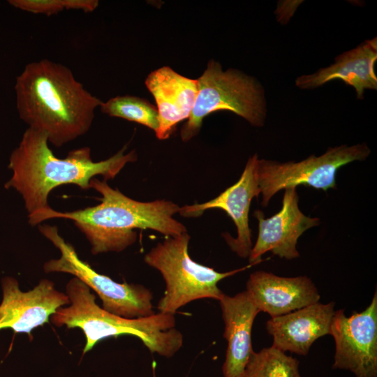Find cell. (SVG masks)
Segmentation results:
<instances>
[{"mask_svg": "<svg viewBox=\"0 0 377 377\" xmlns=\"http://www.w3.org/2000/svg\"><path fill=\"white\" fill-rule=\"evenodd\" d=\"M14 88L20 118L57 147L88 132L103 103L70 68L47 59L27 64Z\"/></svg>", "mask_w": 377, "mask_h": 377, "instance_id": "1", "label": "cell"}, {"mask_svg": "<svg viewBox=\"0 0 377 377\" xmlns=\"http://www.w3.org/2000/svg\"><path fill=\"white\" fill-rule=\"evenodd\" d=\"M90 188L101 193L100 204L66 212L48 207L29 214V224L34 226L56 218L71 220L90 243L94 255L124 251L135 242V229H150L169 237L187 232L173 218L180 207L172 201H137L95 177L90 181Z\"/></svg>", "mask_w": 377, "mask_h": 377, "instance_id": "2", "label": "cell"}, {"mask_svg": "<svg viewBox=\"0 0 377 377\" xmlns=\"http://www.w3.org/2000/svg\"><path fill=\"white\" fill-rule=\"evenodd\" d=\"M43 132L27 128L18 146L12 151L8 168L12 170L6 188H14L22 197L28 215L47 208L50 193L63 184L90 188L96 175L113 179L126 163L135 161V150L125 154L124 147L109 158L94 162L88 147L71 151L64 158H57L48 145Z\"/></svg>", "mask_w": 377, "mask_h": 377, "instance_id": "3", "label": "cell"}, {"mask_svg": "<svg viewBox=\"0 0 377 377\" xmlns=\"http://www.w3.org/2000/svg\"><path fill=\"white\" fill-rule=\"evenodd\" d=\"M66 294L69 304L58 309L50 321L57 327H77L83 332V355L99 341L121 335L136 337L150 352L168 358L183 346V334L175 328L174 314L158 312L147 317L126 318L111 313L96 304L90 288L75 277L67 283Z\"/></svg>", "mask_w": 377, "mask_h": 377, "instance_id": "4", "label": "cell"}, {"mask_svg": "<svg viewBox=\"0 0 377 377\" xmlns=\"http://www.w3.org/2000/svg\"><path fill=\"white\" fill-rule=\"evenodd\" d=\"M190 236L187 232L168 237L158 243L144 257L149 266L157 269L165 283L159 300V312L175 314L187 304L200 299L219 300L224 294L218 283L251 267L249 265L226 272L199 264L188 253Z\"/></svg>", "mask_w": 377, "mask_h": 377, "instance_id": "5", "label": "cell"}, {"mask_svg": "<svg viewBox=\"0 0 377 377\" xmlns=\"http://www.w3.org/2000/svg\"><path fill=\"white\" fill-rule=\"evenodd\" d=\"M197 81V98L180 131L184 142L197 135L203 119L216 111H230L253 126H264L267 113L265 89L256 77L237 69L223 71L212 59Z\"/></svg>", "mask_w": 377, "mask_h": 377, "instance_id": "6", "label": "cell"}, {"mask_svg": "<svg viewBox=\"0 0 377 377\" xmlns=\"http://www.w3.org/2000/svg\"><path fill=\"white\" fill-rule=\"evenodd\" d=\"M40 233L60 251L61 256L43 265L45 273L70 274L94 290L102 301V308L126 318L147 317L155 313L152 292L141 284L118 283L94 270L80 259L72 244L59 235L56 226L43 225Z\"/></svg>", "mask_w": 377, "mask_h": 377, "instance_id": "7", "label": "cell"}, {"mask_svg": "<svg viewBox=\"0 0 377 377\" xmlns=\"http://www.w3.org/2000/svg\"><path fill=\"white\" fill-rule=\"evenodd\" d=\"M370 152L367 145L361 143L330 147L319 156L311 154L300 162L280 163L259 159L258 175L263 198L261 204L266 207L272 197L280 190L296 188L299 185L325 191L336 188L337 170L350 162L365 160Z\"/></svg>", "mask_w": 377, "mask_h": 377, "instance_id": "8", "label": "cell"}, {"mask_svg": "<svg viewBox=\"0 0 377 377\" xmlns=\"http://www.w3.org/2000/svg\"><path fill=\"white\" fill-rule=\"evenodd\" d=\"M329 334L335 343L332 368L348 370L355 377H377V293L362 311L346 316L335 311Z\"/></svg>", "mask_w": 377, "mask_h": 377, "instance_id": "9", "label": "cell"}, {"mask_svg": "<svg viewBox=\"0 0 377 377\" xmlns=\"http://www.w3.org/2000/svg\"><path fill=\"white\" fill-rule=\"evenodd\" d=\"M1 287L0 330L11 329L15 333L30 335L35 328L49 323L58 309L70 303L66 294L46 279L24 292L16 279L6 276L1 280Z\"/></svg>", "mask_w": 377, "mask_h": 377, "instance_id": "10", "label": "cell"}, {"mask_svg": "<svg viewBox=\"0 0 377 377\" xmlns=\"http://www.w3.org/2000/svg\"><path fill=\"white\" fill-rule=\"evenodd\" d=\"M258 161L256 154L250 157L239 180L215 198L204 203L181 207L179 211L184 217H198L205 211L213 208L225 211L234 222L237 236L233 238L228 232L222 235L230 249L244 258L249 256L253 247L249 212L253 198L260 193Z\"/></svg>", "mask_w": 377, "mask_h": 377, "instance_id": "11", "label": "cell"}, {"mask_svg": "<svg viewBox=\"0 0 377 377\" xmlns=\"http://www.w3.org/2000/svg\"><path fill=\"white\" fill-rule=\"evenodd\" d=\"M298 202L296 188H289L285 189L282 208L278 213L265 219L262 211L254 212L258 221V235L249 256V264L261 262L262 255L267 251L287 260L300 256L296 247L299 237L306 230L318 226L320 219L304 214Z\"/></svg>", "mask_w": 377, "mask_h": 377, "instance_id": "12", "label": "cell"}, {"mask_svg": "<svg viewBox=\"0 0 377 377\" xmlns=\"http://www.w3.org/2000/svg\"><path fill=\"white\" fill-rule=\"evenodd\" d=\"M246 291L260 311L271 318L282 316L318 302V290L307 276L283 277L256 271L246 282Z\"/></svg>", "mask_w": 377, "mask_h": 377, "instance_id": "13", "label": "cell"}, {"mask_svg": "<svg viewBox=\"0 0 377 377\" xmlns=\"http://www.w3.org/2000/svg\"><path fill=\"white\" fill-rule=\"evenodd\" d=\"M334 302H316L288 313L271 318L266 329L273 338L274 347L306 355L313 343L329 334L334 316Z\"/></svg>", "mask_w": 377, "mask_h": 377, "instance_id": "14", "label": "cell"}, {"mask_svg": "<svg viewBox=\"0 0 377 377\" xmlns=\"http://www.w3.org/2000/svg\"><path fill=\"white\" fill-rule=\"evenodd\" d=\"M377 61V38L365 40L357 47L334 58L330 66L312 74L298 76L295 86L301 89H313L339 79L353 87L357 99H363L367 89H377L375 64Z\"/></svg>", "mask_w": 377, "mask_h": 377, "instance_id": "15", "label": "cell"}, {"mask_svg": "<svg viewBox=\"0 0 377 377\" xmlns=\"http://www.w3.org/2000/svg\"><path fill=\"white\" fill-rule=\"evenodd\" d=\"M145 85L157 105L159 127L156 136L168 139L176 125L189 117L198 93V81L163 66L147 76Z\"/></svg>", "mask_w": 377, "mask_h": 377, "instance_id": "16", "label": "cell"}, {"mask_svg": "<svg viewBox=\"0 0 377 377\" xmlns=\"http://www.w3.org/2000/svg\"><path fill=\"white\" fill-rule=\"evenodd\" d=\"M224 322L223 337L227 341L223 377H244L249 360L254 352L251 332L260 313L246 290L233 296L223 294L219 300Z\"/></svg>", "mask_w": 377, "mask_h": 377, "instance_id": "17", "label": "cell"}, {"mask_svg": "<svg viewBox=\"0 0 377 377\" xmlns=\"http://www.w3.org/2000/svg\"><path fill=\"white\" fill-rule=\"evenodd\" d=\"M244 377H302L299 361L272 346L253 352L246 366Z\"/></svg>", "mask_w": 377, "mask_h": 377, "instance_id": "18", "label": "cell"}, {"mask_svg": "<svg viewBox=\"0 0 377 377\" xmlns=\"http://www.w3.org/2000/svg\"><path fill=\"white\" fill-rule=\"evenodd\" d=\"M103 113L110 117L136 122L157 131L159 127L156 107L146 99L134 96H117L103 102L100 106Z\"/></svg>", "mask_w": 377, "mask_h": 377, "instance_id": "19", "label": "cell"}, {"mask_svg": "<svg viewBox=\"0 0 377 377\" xmlns=\"http://www.w3.org/2000/svg\"><path fill=\"white\" fill-rule=\"evenodd\" d=\"M8 3L17 9L47 16L64 10L62 0H8Z\"/></svg>", "mask_w": 377, "mask_h": 377, "instance_id": "20", "label": "cell"}, {"mask_svg": "<svg viewBox=\"0 0 377 377\" xmlns=\"http://www.w3.org/2000/svg\"><path fill=\"white\" fill-rule=\"evenodd\" d=\"M64 10H82L84 13H91L98 6L97 0H62Z\"/></svg>", "mask_w": 377, "mask_h": 377, "instance_id": "21", "label": "cell"}]
</instances>
